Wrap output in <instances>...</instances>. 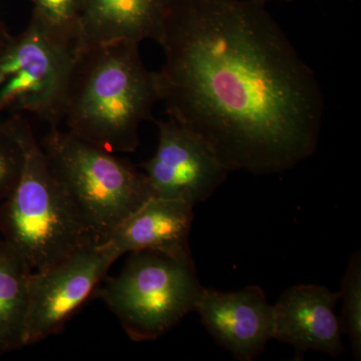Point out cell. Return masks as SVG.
Instances as JSON below:
<instances>
[{"label": "cell", "mask_w": 361, "mask_h": 361, "mask_svg": "<svg viewBox=\"0 0 361 361\" xmlns=\"http://www.w3.org/2000/svg\"><path fill=\"white\" fill-rule=\"evenodd\" d=\"M32 13L54 35L66 42L77 44L84 0H30Z\"/></svg>", "instance_id": "obj_15"}, {"label": "cell", "mask_w": 361, "mask_h": 361, "mask_svg": "<svg viewBox=\"0 0 361 361\" xmlns=\"http://www.w3.org/2000/svg\"><path fill=\"white\" fill-rule=\"evenodd\" d=\"M160 102L155 73L140 44L78 47L66 82L61 120L68 132L113 154L133 153L140 128Z\"/></svg>", "instance_id": "obj_2"}, {"label": "cell", "mask_w": 361, "mask_h": 361, "mask_svg": "<svg viewBox=\"0 0 361 361\" xmlns=\"http://www.w3.org/2000/svg\"><path fill=\"white\" fill-rule=\"evenodd\" d=\"M194 311L216 342L235 360H255L273 339V305L256 285L230 292L203 287Z\"/></svg>", "instance_id": "obj_9"}, {"label": "cell", "mask_w": 361, "mask_h": 361, "mask_svg": "<svg viewBox=\"0 0 361 361\" xmlns=\"http://www.w3.org/2000/svg\"><path fill=\"white\" fill-rule=\"evenodd\" d=\"M193 208L187 202L153 196L123 221L106 243L120 257L147 250L178 259L192 258L189 237Z\"/></svg>", "instance_id": "obj_11"}, {"label": "cell", "mask_w": 361, "mask_h": 361, "mask_svg": "<svg viewBox=\"0 0 361 361\" xmlns=\"http://www.w3.org/2000/svg\"><path fill=\"white\" fill-rule=\"evenodd\" d=\"M343 300L341 324L348 336L355 360L361 357V253L356 251L349 259L348 269L339 292Z\"/></svg>", "instance_id": "obj_14"}, {"label": "cell", "mask_w": 361, "mask_h": 361, "mask_svg": "<svg viewBox=\"0 0 361 361\" xmlns=\"http://www.w3.org/2000/svg\"><path fill=\"white\" fill-rule=\"evenodd\" d=\"M156 153L142 164L155 196L175 199L195 207L212 196L230 171L212 149L174 118L157 122Z\"/></svg>", "instance_id": "obj_8"}, {"label": "cell", "mask_w": 361, "mask_h": 361, "mask_svg": "<svg viewBox=\"0 0 361 361\" xmlns=\"http://www.w3.org/2000/svg\"><path fill=\"white\" fill-rule=\"evenodd\" d=\"M120 256L108 243L80 249L28 281L25 346L59 334L90 297Z\"/></svg>", "instance_id": "obj_7"}, {"label": "cell", "mask_w": 361, "mask_h": 361, "mask_svg": "<svg viewBox=\"0 0 361 361\" xmlns=\"http://www.w3.org/2000/svg\"><path fill=\"white\" fill-rule=\"evenodd\" d=\"M75 51L77 44L59 39L32 13L0 51V115L28 114L59 128Z\"/></svg>", "instance_id": "obj_6"}, {"label": "cell", "mask_w": 361, "mask_h": 361, "mask_svg": "<svg viewBox=\"0 0 361 361\" xmlns=\"http://www.w3.org/2000/svg\"><path fill=\"white\" fill-rule=\"evenodd\" d=\"M23 154L20 180L0 208V233L32 271L44 270L80 249L101 244L52 170L25 116L6 118Z\"/></svg>", "instance_id": "obj_3"}, {"label": "cell", "mask_w": 361, "mask_h": 361, "mask_svg": "<svg viewBox=\"0 0 361 361\" xmlns=\"http://www.w3.org/2000/svg\"><path fill=\"white\" fill-rule=\"evenodd\" d=\"M202 289L193 259L145 250L130 253L123 270L106 278L94 295L132 341H152L195 310Z\"/></svg>", "instance_id": "obj_5"}, {"label": "cell", "mask_w": 361, "mask_h": 361, "mask_svg": "<svg viewBox=\"0 0 361 361\" xmlns=\"http://www.w3.org/2000/svg\"><path fill=\"white\" fill-rule=\"evenodd\" d=\"M39 142L56 177L101 244L155 196L144 172L68 130L49 128Z\"/></svg>", "instance_id": "obj_4"}, {"label": "cell", "mask_w": 361, "mask_h": 361, "mask_svg": "<svg viewBox=\"0 0 361 361\" xmlns=\"http://www.w3.org/2000/svg\"><path fill=\"white\" fill-rule=\"evenodd\" d=\"M174 0H84L78 47L160 39Z\"/></svg>", "instance_id": "obj_12"}, {"label": "cell", "mask_w": 361, "mask_h": 361, "mask_svg": "<svg viewBox=\"0 0 361 361\" xmlns=\"http://www.w3.org/2000/svg\"><path fill=\"white\" fill-rule=\"evenodd\" d=\"M255 1L260 2V4H268V2H273V1H282V2H291L294 1V0H255Z\"/></svg>", "instance_id": "obj_18"}, {"label": "cell", "mask_w": 361, "mask_h": 361, "mask_svg": "<svg viewBox=\"0 0 361 361\" xmlns=\"http://www.w3.org/2000/svg\"><path fill=\"white\" fill-rule=\"evenodd\" d=\"M339 292L319 285L300 284L287 289L273 305V339L293 346L297 357L308 350L338 357L345 351L336 306Z\"/></svg>", "instance_id": "obj_10"}, {"label": "cell", "mask_w": 361, "mask_h": 361, "mask_svg": "<svg viewBox=\"0 0 361 361\" xmlns=\"http://www.w3.org/2000/svg\"><path fill=\"white\" fill-rule=\"evenodd\" d=\"M32 269L11 244L0 241V355L25 346L28 281Z\"/></svg>", "instance_id": "obj_13"}, {"label": "cell", "mask_w": 361, "mask_h": 361, "mask_svg": "<svg viewBox=\"0 0 361 361\" xmlns=\"http://www.w3.org/2000/svg\"><path fill=\"white\" fill-rule=\"evenodd\" d=\"M158 44L165 61L156 82L169 118L230 172L279 174L314 154L322 87L265 4L174 0Z\"/></svg>", "instance_id": "obj_1"}, {"label": "cell", "mask_w": 361, "mask_h": 361, "mask_svg": "<svg viewBox=\"0 0 361 361\" xmlns=\"http://www.w3.org/2000/svg\"><path fill=\"white\" fill-rule=\"evenodd\" d=\"M11 37H13V35L9 32L6 23H4L1 18H0V51H1L2 47L8 42V40L11 39Z\"/></svg>", "instance_id": "obj_17"}, {"label": "cell", "mask_w": 361, "mask_h": 361, "mask_svg": "<svg viewBox=\"0 0 361 361\" xmlns=\"http://www.w3.org/2000/svg\"><path fill=\"white\" fill-rule=\"evenodd\" d=\"M23 165L20 142L6 118H0V208L18 184Z\"/></svg>", "instance_id": "obj_16"}]
</instances>
